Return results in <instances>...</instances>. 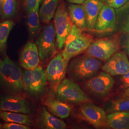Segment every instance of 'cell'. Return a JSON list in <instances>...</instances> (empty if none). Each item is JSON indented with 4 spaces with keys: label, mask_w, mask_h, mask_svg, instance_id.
<instances>
[{
    "label": "cell",
    "mask_w": 129,
    "mask_h": 129,
    "mask_svg": "<svg viewBox=\"0 0 129 129\" xmlns=\"http://www.w3.org/2000/svg\"><path fill=\"white\" fill-rule=\"evenodd\" d=\"M23 73L8 56L0 60V86L14 94L21 95L23 90Z\"/></svg>",
    "instance_id": "cell-1"
},
{
    "label": "cell",
    "mask_w": 129,
    "mask_h": 129,
    "mask_svg": "<svg viewBox=\"0 0 129 129\" xmlns=\"http://www.w3.org/2000/svg\"><path fill=\"white\" fill-rule=\"evenodd\" d=\"M99 59L85 55L72 60L69 66V76L78 81L88 80L96 75L101 68Z\"/></svg>",
    "instance_id": "cell-2"
},
{
    "label": "cell",
    "mask_w": 129,
    "mask_h": 129,
    "mask_svg": "<svg viewBox=\"0 0 129 129\" xmlns=\"http://www.w3.org/2000/svg\"><path fill=\"white\" fill-rule=\"evenodd\" d=\"M93 41L91 36L83 32L82 29L73 24L71 31L65 41L61 54L66 60L69 61L86 51Z\"/></svg>",
    "instance_id": "cell-3"
},
{
    "label": "cell",
    "mask_w": 129,
    "mask_h": 129,
    "mask_svg": "<svg viewBox=\"0 0 129 129\" xmlns=\"http://www.w3.org/2000/svg\"><path fill=\"white\" fill-rule=\"evenodd\" d=\"M23 90L28 95L38 98L46 90L47 79L45 71L40 66L32 70H25L23 73Z\"/></svg>",
    "instance_id": "cell-4"
},
{
    "label": "cell",
    "mask_w": 129,
    "mask_h": 129,
    "mask_svg": "<svg viewBox=\"0 0 129 129\" xmlns=\"http://www.w3.org/2000/svg\"><path fill=\"white\" fill-rule=\"evenodd\" d=\"M55 28L53 23L46 24L38 35L36 44L42 63H45L55 55Z\"/></svg>",
    "instance_id": "cell-5"
},
{
    "label": "cell",
    "mask_w": 129,
    "mask_h": 129,
    "mask_svg": "<svg viewBox=\"0 0 129 129\" xmlns=\"http://www.w3.org/2000/svg\"><path fill=\"white\" fill-rule=\"evenodd\" d=\"M119 40L117 37L99 39L93 41L86 52V55L99 60L107 61L119 49Z\"/></svg>",
    "instance_id": "cell-6"
},
{
    "label": "cell",
    "mask_w": 129,
    "mask_h": 129,
    "mask_svg": "<svg viewBox=\"0 0 129 129\" xmlns=\"http://www.w3.org/2000/svg\"><path fill=\"white\" fill-rule=\"evenodd\" d=\"M54 26L56 33V43L57 47L61 49L71 32L73 23L70 18L63 2L59 3L54 15Z\"/></svg>",
    "instance_id": "cell-7"
},
{
    "label": "cell",
    "mask_w": 129,
    "mask_h": 129,
    "mask_svg": "<svg viewBox=\"0 0 129 129\" xmlns=\"http://www.w3.org/2000/svg\"><path fill=\"white\" fill-rule=\"evenodd\" d=\"M56 92L59 100L72 103L89 102L90 99L79 87L72 80L64 78L58 85Z\"/></svg>",
    "instance_id": "cell-8"
},
{
    "label": "cell",
    "mask_w": 129,
    "mask_h": 129,
    "mask_svg": "<svg viewBox=\"0 0 129 129\" xmlns=\"http://www.w3.org/2000/svg\"><path fill=\"white\" fill-rule=\"evenodd\" d=\"M68 62L61 54H58L47 65L45 71L47 81L55 91L59 84L64 79Z\"/></svg>",
    "instance_id": "cell-9"
},
{
    "label": "cell",
    "mask_w": 129,
    "mask_h": 129,
    "mask_svg": "<svg viewBox=\"0 0 129 129\" xmlns=\"http://www.w3.org/2000/svg\"><path fill=\"white\" fill-rule=\"evenodd\" d=\"M114 84V80L111 75L104 71L88 80L86 87L95 95L105 96L111 90Z\"/></svg>",
    "instance_id": "cell-10"
},
{
    "label": "cell",
    "mask_w": 129,
    "mask_h": 129,
    "mask_svg": "<svg viewBox=\"0 0 129 129\" xmlns=\"http://www.w3.org/2000/svg\"><path fill=\"white\" fill-rule=\"evenodd\" d=\"M116 26L115 10L107 4H104L98 16L94 30L100 33L112 32Z\"/></svg>",
    "instance_id": "cell-11"
},
{
    "label": "cell",
    "mask_w": 129,
    "mask_h": 129,
    "mask_svg": "<svg viewBox=\"0 0 129 129\" xmlns=\"http://www.w3.org/2000/svg\"><path fill=\"white\" fill-rule=\"evenodd\" d=\"M80 112L83 118L96 128L106 125V111L101 108L89 102L84 103Z\"/></svg>",
    "instance_id": "cell-12"
},
{
    "label": "cell",
    "mask_w": 129,
    "mask_h": 129,
    "mask_svg": "<svg viewBox=\"0 0 129 129\" xmlns=\"http://www.w3.org/2000/svg\"><path fill=\"white\" fill-rule=\"evenodd\" d=\"M0 111L29 114L31 112L30 104L20 95L12 94L0 99Z\"/></svg>",
    "instance_id": "cell-13"
},
{
    "label": "cell",
    "mask_w": 129,
    "mask_h": 129,
    "mask_svg": "<svg viewBox=\"0 0 129 129\" xmlns=\"http://www.w3.org/2000/svg\"><path fill=\"white\" fill-rule=\"evenodd\" d=\"M102 70L111 76L123 75L129 72V61L126 54L124 52H116L107 60Z\"/></svg>",
    "instance_id": "cell-14"
},
{
    "label": "cell",
    "mask_w": 129,
    "mask_h": 129,
    "mask_svg": "<svg viewBox=\"0 0 129 129\" xmlns=\"http://www.w3.org/2000/svg\"><path fill=\"white\" fill-rule=\"evenodd\" d=\"M40 61L36 43L28 42L21 51L19 58L20 64L26 70H32L39 66Z\"/></svg>",
    "instance_id": "cell-15"
},
{
    "label": "cell",
    "mask_w": 129,
    "mask_h": 129,
    "mask_svg": "<svg viewBox=\"0 0 129 129\" xmlns=\"http://www.w3.org/2000/svg\"><path fill=\"white\" fill-rule=\"evenodd\" d=\"M104 3L101 0H86L83 4L86 13L87 29L94 30L97 17Z\"/></svg>",
    "instance_id": "cell-16"
},
{
    "label": "cell",
    "mask_w": 129,
    "mask_h": 129,
    "mask_svg": "<svg viewBox=\"0 0 129 129\" xmlns=\"http://www.w3.org/2000/svg\"><path fill=\"white\" fill-rule=\"evenodd\" d=\"M38 124L43 129H65L67 127L63 120L51 114L45 107L42 109L38 116Z\"/></svg>",
    "instance_id": "cell-17"
},
{
    "label": "cell",
    "mask_w": 129,
    "mask_h": 129,
    "mask_svg": "<svg viewBox=\"0 0 129 129\" xmlns=\"http://www.w3.org/2000/svg\"><path fill=\"white\" fill-rule=\"evenodd\" d=\"M51 113L60 119H65L69 116L71 108L66 103L60 100H56L52 97H49L44 102Z\"/></svg>",
    "instance_id": "cell-18"
},
{
    "label": "cell",
    "mask_w": 129,
    "mask_h": 129,
    "mask_svg": "<svg viewBox=\"0 0 129 129\" xmlns=\"http://www.w3.org/2000/svg\"><path fill=\"white\" fill-rule=\"evenodd\" d=\"M41 3H38L31 12L27 14L26 23L29 38L33 39L37 37L41 31L39 10Z\"/></svg>",
    "instance_id": "cell-19"
},
{
    "label": "cell",
    "mask_w": 129,
    "mask_h": 129,
    "mask_svg": "<svg viewBox=\"0 0 129 129\" xmlns=\"http://www.w3.org/2000/svg\"><path fill=\"white\" fill-rule=\"evenodd\" d=\"M106 125L111 129H129V112H117L107 116Z\"/></svg>",
    "instance_id": "cell-20"
},
{
    "label": "cell",
    "mask_w": 129,
    "mask_h": 129,
    "mask_svg": "<svg viewBox=\"0 0 129 129\" xmlns=\"http://www.w3.org/2000/svg\"><path fill=\"white\" fill-rule=\"evenodd\" d=\"M59 0H43L39 8V16L41 22L48 24L54 17Z\"/></svg>",
    "instance_id": "cell-21"
},
{
    "label": "cell",
    "mask_w": 129,
    "mask_h": 129,
    "mask_svg": "<svg viewBox=\"0 0 129 129\" xmlns=\"http://www.w3.org/2000/svg\"><path fill=\"white\" fill-rule=\"evenodd\" d=\"M69 11L70 18L74 24L82 30L87 29L86 16L83 5H70Z\"/></svg>",
    "instance_id": "cell-22"
},
{
    "label": "cell",
    "mask_w": 129,
    "mask_h": 129,
    "mask_svg": "<svg viewBox=\"0 0 129 129\" xmlns=\"http://www.w3.org/2000/svg\"><path fill=\"white\" fill-rule=\"evenodd\" d=\"M0 118L6 122H15L29 126L33 123L32 117L21 113L0 111Z\"/></svg>",
    "instance_id": "cell-23"
},
{
    "label": "cell",
    "mask_w": 129,
    "mask_h": 129,
    "mask_svg": "<svg viewBox=\"0 0 129 129\" xmlns=\"http://www.w3.org/2000/svg\"><path fill=\"white\" fill-rule=\"evenodd\" d=\"M117 26L124 33L129 32V0L119 8L116 9Z\"/></svg>",
    "instance_id": "cell-24"
},
{
    "label": "cell",
    "mask_w": 129,
    "mask_h": 129,
    "mask_svg": "<svg viewBox=\"0 0 129 129\" xmlns=\"http://www.w3.org/2000/svg\"><path fill=\"white\" fill-rule=\"evenodd\" d=\"M105 111L110 114L117 112H129V98H123L107 102Z\"/></svg>",
    "instance_id": "cell-25"
},
{
    "label": "cell",
    "mask_w": 129,
    "mask_h": 129,
    "mask_svg": "<svg viewBox=\"0 0 129 129\" xmlns=\"http://www.w3.org/2000/svg\"><path fill=\"white\" fill-rule=\"evenodd\" d=\"M17 0H2L0 4V17L4 20L14 17L17 12Z\"/></svg>",
    "instance_id": "cell-26"
},
{
    "label": "cell",
    "mask_w": 129,
    "mask_h": 129,
    "mask_svg": "<svg viewBox=\"0 0 129 129\" xmlns=\"http://www.w3.org/2000/svg\"><path fill=\"white\" fill-rule=\"evenodd\" d=\"M15 24L13 21L6 20L0 24V54L5 55L7 48V41L10 33Z\"/></svg>",
    "instance_id": "cell-27"
},
{
    "label": "cell",
    "mask_w": 129,
    "mask_h": 129,
    "mask_svg": "<svg viewBox=\"0 0 129 129\" xmlns=\"http://www.w3.org/2000/svg\"><path fill=\"white\" fill-rule=\"evenodd\" d=\"M43 0H23V7L24 11L27 15L32 12L38 3H41Z\"/></svg>",
    "instance_id": "cell-28"
},
{
    "label": "cell",
    "mask_w": 129,
    "mask_h": 129,
    "mask_svg": "<svg viewBox=\"0 0 129 129\" xmlns=\"http://www.w3.org/2000/svg\"><path fill=\"white\" fill-rule=\"evenodd\" d=\"M29 126L15 122H6L3 125V129H29Z\"/></svg>",
    "instance_id": "cell-29"
},
{
    "label": "cell",
    "mask_w": 129,
    "mask_h": 129,
    "mask_svg": "<svg viewBox=\"0 0 129 129\" xmlns=\"http://www.w3.org/2000/svg\"><path fill=\"white\" fill-rule=\"evenodd\" d=\"M129 0H107L106 3L111 7L117 9L125 4Z\"/></svg>",
    "instance_id": "cell-30"
},
{
    "label": "cell",
    "mask_w": 129,
    "mask_h": 129,
    "mask_svg": "<svg viewBox=\"0 0 129 129\" xmlns=\"http://www.w3.org/2000/svg\"><path fill=\"white\" fill-rule=\"evenodd\" d=\"M122 86L123 88H128L129 87V71L123 74L120 79Z\"/></svg>",
    "instance_id": "cell-31"
},
{
    "label": "cell",
    "mask_w": 129,
    "mask_h": 129,
    "mask_svg": "<svg viewBox=\"0 0 129 129\" xmlns=\"http://www.w3.org/2000/svg\"><path fill=\"white\" fill-rule=\"evenodd\" d=\"M127 33L123 41V47L126 53L129 55V32Z\"/></svg>",
    "instance_id": "cell-32"
},
{
    "label": "cell",
    "mask_w": 129,
    "mask_h": 129,
    "mask_svg": "<svg viewBox=\"0 0 129 129\" xmlns=\"http://www.w3.org/2000/svg\"><path fill=\"white\" fill-rule=\"evenodd\" d=\"M69 3L73 4H83L86 0H68Z\"/></svg>",
    "instance_id": "cell-33"
},
{
    "label": "cell",
    "mask_w": 129,
    "mask_h": 129,
    "mask_svg": "<svg viewBox=\"0 0 129 129\" xmlns=\"http://www.w3.org/2000/svg\"><path fill=\"white\" fill-rule=\"evenodd\" d=\"M125 96H129V87L127 88V89L126 90L125 92Z\"/></svg>",
    "instance_id": "cell-34"
},
{
    "label": "cell",
    "mask_w": 129,
    "mask_h": 129,
    "mask_svg": "<svg viewBox=\"0 0 129 129\" xmlns=\"http://www.w3.org/2000/svg\"><path fill=\"white\" fill-rule=\"evenodd\" d=\"M3 129V125L0 123V129Z\"/></svg>",
    "instance_id": "cell-35"
},
{
    "label": "cell",
    "mask_w": 129,
    "mask_h": 129,
    "mask_svg": "<svg viewBox=\"0 0 129 129\" xmlns=\"http://www.w3.org/2000/svg\"><path fill=\"white\" fill-rule=\"evenodd\" d=\"M101 1H102V2H103V3H106L107 1V0H101Z\"/></svg>",
    "instance_id": "cell-36"
},
{
    "label": "cell",
    "mask_w": 129,
    "mask_h": 129,
    "mask_svg": "<svg viewBox=\"0 0 129 129\" xmlns=\"http://www.w3.org/2000/svg\"><path fill=\"white\" fill-rule=\"evenodd\" d=\"M1 1H2V0H0V4H1Z\"/></svg>",
    "instance_id": "cell-37"
},
{
    "label": "cell",
    "mask_w": 129,
    "mask_h": 129,
    "mask_svg": "<svg viewBox=\"0 0 129 129\" xmlns=\"http://www.w3.org/2000/svg\"><path fill=\"white\" fill-rule=\"evenodd\" d=\"M0 24H1V21H0Z\"/></svg>",
    "instance_id": "cell-38"
}]
</instances>
